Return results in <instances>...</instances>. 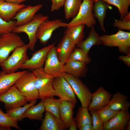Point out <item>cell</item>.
<instances>
[{
  "label": "cell",
  "instance_id": "obj_1",
  "mask_svg": "<svg viewBox=\"0 0 130 130\" xmlns=\"http://www.w3.org/2000/svg\"><path fill=\"white\" fill-rule=\"evenodd\" d=\"M32 72L36 76L35 84L39 92V98L42 100L56 96L52 84L54 78L46 72L43 68L36 69Z\"/></svg>",
  "mask_w": 130,
  "mask_h": 130
},
{
  "label": "cell",
  "instance_id": "obj_2",
  "mask_svg": "<svg viewBox=\"0 0 130 130\" xmlns=\"http://www.w3.org/2000/svg\"><path fill=\"white\" fill-rule=\"evenodd\" d=\"M35 78L36 76L32 72L27 71L14 85L30 103L39 98V92L35 84Z\"/></svg>",
  "mask_w": 130,
  "mask_h": 130
},
{
  "label": "cell",
  "instance_id": "obj_3",
  "mask_svg": "<svg viewBox=\"0 0 130 130\" xmlns=\"http://www.w3.org/2000/svg\"><path fill=\"white\" fill-rule=\"evenodd\" d=\"M27 44L16 48L10 56L0 65L2 71L9 74L16 72L22 65L29 59L27 54Z\"/></svg>",
  "mask_w": 130,
  "mask_h": 130
},
{
  "label": "cell",
  "instance_id": "obj_4",
  "mask_svg": "<svg viewBox=\"0 0 130 130\" xmlns=\"http://www.w3.org/2000/svg\"><path fill=\"white\" fill-rule=\"evenodd\" d=\"M49 18L48 16L44 15L41 13L36 14L30 22L22 25L16 26L13 32L16 33L24 32L26 34L29 40L27 44L29 49L33 50L37 40L36 35L39 26L43 21Z\"/></svg>",
  "mask_w": 130,
  "mask_h": 130
},
{
  "label": "cell",
  "instance_id": "obj_5",
  "mask_svg": "<svg viewBox=\"0 0 130 130\" xmlns=\"http://www.w3.org/2000/svg\"><path fill=\"white\" fill-rule=\"evenodd\" d=\"M102 44L108 47H117L120 52L127 54L130 52V32L119 30L111 35L100 36Z\"/></svg>",
  "mask_w": 130,
  "mask_h": 130
},
{
  "label": "cell",
  "instance_id": "obj_6",
  "mask_svg": "<svg viewBox=\"0 0 130 130\" xmlns=\"http://www.w3.org/2000/svg\"><path fill=\"white\" fill-rule=\"evenodd\" d=\"M93 3L92 0H83L78 12L72 20L67 23V28L80 24L91 27L96 23L92 8Z\"/></svg>",
  "mask_w": 130,
  "mask_h": 130
},
{
  "label": "cell",
  "instance_id": "obj_7",
  "mask_svg": "<svg viewBox=\"0 0 130 130\" xmlns=\"http://www.w3.org/2000/svg\"><path fill=\"white\" fill-rule=\"evenodd\" d=\"M62 76L70 84L81 106L88 108L91 101L92 94L88 87L79 78L70 74L64 72Z\"/></svg>",
  "mask_w": 130,
  "mask_h": 130
},
{
  "label": "cell",
  "instance_id": "obj_8",
  "mask_svg": "<svg viewBox=\"0 0 130 130\" xmlns=\"http://www.w3.org/2000/svg\"><path fill=\"white\" fill-rule=\"evenodd\" d=\"M25 44L21 37L16 33H9L0 37V65L17 47Z\"/></svg>",
  "mask_w": 130,
  "mask_h": 130
},
{
  "label": "cell",
  "instance_id": "obj_9",
  "mask_svg": "<svg viewBox=\"0 0 130 130\" xmlns=\"http://www.w3.org/2000/svg\"><path fill=\"white\" fill-rule=\"evenodd\" d=\"M43 21L38 29L36 37L40 43L45 45L51 38L53 32L60 27H67V23L63 22L60 19Z\"/></svg>",
  "mask_w": 130,
  "mask_h": 130
},
{
  "label": "cell",
  "instance_id": "obj_10",
  "mask_svg": "<svg viewBox=\"0 0 130 130\" xmlns=\"http://www.w3.org/2000/svg\"><path fill=\"white\" fill-rule=\"evenodd\" d=\"M0 102L3 103L6 110L23 106L27 104L26 98L14 85L0 95Z\"/></svg>",
  "mask_w": 130,
  "mask_h": 130
},
{
  "label": "cell",
  "instance_id": "obj_11",
  "mask_svg": "<svg viewBox=\"0 0 130 130\" xmlns=\"http://www.w3.org/2000/svg\"><path fill=\"white\" fill-rule=\"evenodd\" d=\"M56 96L61 100L77 102L75 94L70 84L62 76L54 78L52 82Z\"/></svg>",
  "mask_w": 130,
  "mask_h": 130
},
{
  "label": "cell",
  "instance_id": "obj_12",
  "mask_svg": "<svg viewBox=\"0 0 130 130\" xmlns=\"http://www.w3.org/2000/svg\"><path fill=\"white\" fill-rule=\"evenodd\" d=\"M64 65L59 60L54 45L49 50L43 68L44 71L54 78L62 76Z\"/></svg>",
  "mask_w": 130,
  "mask_h": 130
},
{
  "label": "cell",
  "instance_id": "obj_13",
  "mask_svg": "<svg viewBox=\"0 0 130 130\" xmlns=\"http://www.w3.org/2000/svg\"><path fill=\"white\" fill-rule=\"evenodd\" d=\"M55 43L54 42L45 46L33 53L31 58L22 65L20 69L32 71L36 69L43 68L49 50Z\"/></svg>",
  "mask_w": 130,
  "mask_h": 130
},
{
  "label": "cell",
  "instance_id": "obj_14",
  "mask_svg": "<svg viewBox=\"0 0 130 130\" xmlns=\"http://www.w3.org/2000/svg\"><path fill=\"white\" fill-rule=\"evenodd\" d=\"M112 96L110 93L103 86L99 87L92 94L91 101L88 107V110L96 111L107 105Z\"/></svg>",
  "mask_w": 130,
  "mask_h": 130
},
{
  "label": "cell",
  "instance_id": "obj_15",
  "mask_svg": "<svg viewBox=\"0 0 130 130\" xmlns=\"http://www.w3.org/2000/svg\"><path fill=\"white\" fill-rule=\"evenodd\" d=\"M130 119V114L128 110L119 111L112 118L104 123V130H125Z\"/></svg>",
  "mask_w": 130,
  "mask_h": 130
},
{
  "label": "cell",
  "instance_id": "obj_16",
  "mask_svg": "<svg viewBox=\"0 0 130 130\" xmlns=\"http://www.w3.org/2000/svg\"><path fill=\"white\" fill-rule=\"evenodd\" d=\"M43 6V5L38 4L33 6L28 5L21 9L12 19L16 20V26L22 25L31 21Z\"/></svg>",
  "mask_w": 130,
  "mask_h": 130
},
{
  "label": "cell",
  "instance_id": "obj_17",
  "mask_svg": "<svg viewBox=\"0 0 130 130\" xmlns=\"http://www.w3.org/2000/svg\"><path fill=\"white\" fill-rule=\"evenodd\" d=\"M75 46L68 36L64 34L56 47L58 58L63 65L69 59L71 53L74 49Z\"/></svg>",
  "mask_w": 130,
  "mask_h": 130
},
{
  "label": "cell",
  "instance_id": "obj_18",
  "mask_svg": "<svg viewBox=\"0 0 130 130\" xmlns=\"http://www.w3.org/2000/svg\"><path fill=\"white\" fill-rule=\"evenodd\" d=\"M39 130H64L67 128L60 118L50 112L46 111Z\"/></svg>",
  "mask_w": 130,
  "mask_h": 130
},
{
  "label": "cell",
  "instance_id": "obj_19",
  "mask_svg": "<svg viewBox=\"0 0 130 130\" xmlns=\"http://www.w3.org/2000/svg\"><path fill=\"white\" fill-rule=\"evenodd\" d=\"M86 64L81 61L68 59L64 65V72L70 74L78 78L85 75Z\"/></svg>",
  "mask_w": 130,
  "mask_h": 130
},
{
  "label": "cell",
  "instance_id": "obj_20",
  "mask_svg": "<svg viewBox=\"0 0 130 130\" xmlns=\"http://www.w3.org/2000/svg\"><path fill=\"white\" fill-rule=\"evenodd\" d=\"M92 0L93 3L92 10L94 17L97 19L101 30L105 33L104 21L106 16V11L108 9L111 10L112 7L102 0Z\"/></svg>",
  "mask_w": 130,
  "mask_h": 130
},
{
  "label": "cell",
  "instance_id": "obj_21",
  "mask_svg": "<svg viewBox=\"0 0 130 130\" xmlns=\"http://www.w3.org/2000/svg\"><path fill=\"white\" fill-rule=\"evenodd\" d=\"M25 6L24 4L0 1V16L4 20L9 21L12 19L20 10Z\"/></svg>",
  "mask_w": 130,
  "mask_h": 130
},
{
  "label": "cell",
  "instance_id": "obj_22",
  "mask_svg": "<svg viewBox=\"0 0 130 130\" xmlns=\"http://www.w3.org/2000/svg\"><path fill=\"white\" fill-rule=\"evenodd\" d=\"M27 70L6 74L3 71H0V95L7 91L18 79Z\"/></svg>",
  "mask_w": 130,
  "mask_h": 130
},
{
  "label": "cell",
  "instance_id": "obj_23",
  "mask_svg": "<svg viewBox=\"0 0 130 130\" xmlns=\"http://www.w3.org/2000/svg\"><path fill=\"white\" fill-rule=\"evenodd\" d=\"M128 99L127 96L120 92H117L112 96L107 105L110 109L116 111L128 110L130 104Z\"/></svg>",
  "mask_w": 130,
  "mask_h": 130
},
{
  "label": "cell",
  "instance_id": "obj_24",
  "mask_svg": "<svg viewBox=\"0 0 130 130\" xmlns=\"http://www.w3.org/2000/svg\"><path fill=\"white\" fill-rule=\"evenodd\" d=\"M76 103L70 101L62 100L59 107L60 118L69 128L73 118V109Z\"/></svg>",
  "mask_w": 130,
  "mask_h": 130
},
{
  "label": "cell",
  "instance_id": "obj_25",
  "mask_svg": "<svg viewBox=\"0 0 130 130\" xmlns=\"http://www.w3.org/2000/svg\"><path fill=\"white\" fill-rule=\"evenodd\" d=\"M88 36L85 40H82L76 46L88 54L91 48L93 46H99L102 44L98 34L95 30L94 26L91 27Z\"/></svg>",
  "mask_w": 130,
  "mask_h": 130
},
{
  "label": "cell",
  "instance_id": "obj_26",
  "mask_svg": "<svg viewBox=\"0 0 130 130\" xmlns=\"http://www.w3.org/2000/svg\"><path fill=\"white\" fill-rule=\"evenodd\" d=\"M84 25L80 24L67 28L65 31V34L68 36L76 46L82 40L84 37Z\"/></svg>",
  "mask_w": 130,
  "mask_h": 130
},
{
  "label": "cell",
  "instance_id": "obj_27",
  "mask_svg": "<svg viewBox=\"0 0 130 130\" xmlns=\"http://www.w3.org/2000/svg\"><path fill=\"white\" fill-rule=\"evenodd\" d=\"M45 111V108L41 100L36 105L29 108L24 114L23 117L31 120H41L43 119V114Z\"/></svg>",
  "mask_w": 130,
  "mask_h": 130
},
{
  "label": "cell",
  "instance_id": "obj_28",
  "mask_svg": "<svg viewBox=\"0 0 130 130\" xmlns=\"http://www.w3.org/2000/svg\"><path fill=\"white\" fill-rule=\"evenodd\" d=\"M74 119L78 129L87 124H92V117L88 112L87 107L80 106Z\"/></svg>",
  "mask_w": 130,
  "mask_h": 130
},
{
  "label": "cell",
  "instance_id": "obj_29",
  "mask_svg": "<svg viewBox=\"0 0 130 130\" xmlns=\"http://www.w3.org/2000/svg\"><path fill=\"white\" fill-rule=\"evenodd\" d=\"M82 0H66L64 5L65 19L73 18L79 11Z\"/></svg>",
  "mask_w": 130,
  "mask_h": 130
},
{
  "label": "cell",
  "instance_id": "obj_30",
  "mask_svg": "<svg viewBox=\"0 0 130 130\" xmlns=\"http://www.w3.org/2000/svg\"><path fill=\"white\" fill-rule=\"evenodd\" d=\"M42 101L45 111L50 112L55 116L59 118V107L62 100L56 99L54 97L46 98Z\"/></svg>",
  "mask_w": 130,
  "mask_h": 130
},
{
  "label": "cell",
  "instance_id": "obj_31",
  "mask_svg": "<svg viewBox=\"0 0 130 130\" xmlns=\"http://www.w3.org/2000/svg\"><path fill=\"white\" fill-rule=\"evenodd\" d=\"M36 102L37 100H35L29 104H26L22 107H19L7 110L6 113L12 119L16 121H21L24 118L23 116L25 112L30 107L35 105Z\"/></svg>",
  "mask_w": 130,
  "mask_h": 130
},
{
  "label": "cell",
  "instance_id": "obj_32",
  "mask_svg": "<svg viewBox=\"0 0 130 130\" xmlns=\"http://www.w3.org/2000/svg\"><path fill=\"white\" fill-rule=\"evenodd\" d=\"M108 4L115 6L118 9L120 18L123 20L128 13V9L130 5V0H102Z\"/></svg>",
  "mask_w": 130,
  "mask_h": 130
},
{
  "label": "cell",
  "instance_id": "obj_33",
  "mask_svg": "<svg viewBox=\"0 0 130 130\" xmlns=\"http://www.w3.org/2000/svg\"><path fill=\"white\" fill-rule=\"evenodd\" d=\"M69 58L72 60L83 62L86 64L89 63L91 60L88 54L86 53L78 48L74 49L71 53Z\"/></svg>",
  "mask_w": 130,
  "mask_h": 130
},
{
  "label": "cell",
  "instance_id": "obj_34",
  "mask_svg": "<svg viewBox=\"0 0 130 130\" xmlns=\"http://www.w3.org/2000/svg\"><path fill=\"white\" fill-rule=\"evenodd\" d=\"M97 113L104 123L110 119L119 111H116L110 109L107 105L96 111Z\"/></svg>",
  "mask_w": 130,
  "mask_h": 130
},
{
  "label": "cell",
  "instance_id": "obj_35",
  "mask_svg": "<svg viewBox=\"0 0 130 130\" xmlns=\"http://www.w3.org/2000/svg\"><path fill=\"white\" fill-rule=\"evenodd\" d=\"M0 125L17 129L22 130L18 125V122L12 119L7 113H5L0 108Z\"/></svg>",
  "mask_w": 130,
  "mask_h": 130
},
{
  "label": "cell",
  "instance_id": "obj_36",
  "mask_svg": "<svg viewBox=\"0 0 130 130\" xmlns=\"http://www.w3.org/2000/svg\"><path fill=\"white\" fill-rule=\"evenodd\" d=\"M16 26L15 20H11L6 21L4 20L0 16V37L13 32Z\"/></svg>",
  "mask_w": 130,
  "mask_h": 130
},
{
  "label": "cell",
  "instance_id": "obj_37",
  "mask_svg": "<svg viewBox=\"0 0 130 130\" xmlns=\"http://www.w3.org/2000/svg\"><path fill=\"white\" fill-rule=\"evenodd\" d=\"M90 111L92 117L93 130H103L104 123L98 116L97 111Z\"/></svg>",
  "mask_w": 130,
  "mask_h": 130
},
{
  "label": "cell",
  "instance_id": "obj_38",
  "mask_svg": "<svg viewBox=\"0 0 130 130\" xmlns=\"http://www.w3.org/2000/svg\"><path fill=\"white\" fill-rule=\"evenodd\" d=\"M114 26L117 28L119 30H130V20H115L113 24Z\"/></svg>",
  "mask_w": 130,
  "mask_h": 130
},
{
  "label": "cell",
  "instance_id": "obj_39",
  "mask_svg": "<svg viewBox=\"0 0 130 130\" xmlns=\"http://www.w3.org/2000/svg\"><path fill=\"white\" fill-rule=\"evenodd\" d=\"M52 2L51 11L58 10L64 5L66 0H51Z\"/></svg>",
  "mask_w": 130,
  "mask_h": 130
},
{
  "label": "cell",
  "instance_id": "obj_40",
  "mask_svg": "<svg viewBox=\"0 0 130 130\" xmlns=\"http://www.w3.org/2000/svg\"><path fill=\"white\" fill-rule=\"evenodd\" d=\"M119 59L122 61L125 64L128 66H130V53L126 55H121L119 57Z\"/></svg>",
  "mask_w": 130,
  "mask_h": 130
},
{
  "label": "cell",
  "instance_id": "obj_41",
  "mask_svg": "<svg viewBox=\"0 0 130 130\" xmlns=\"http://www.w3.org/2000/svg\"><path fill=\"white\" fill-rule=\"evenodd\" d=\"M79 130H93L92 124H87L78 129Z\"/></svg>",
  "mask_w": 130,
  "mask_h": 130
},
{
  "label": "cell",
  "instance_id": "obj_42",
  "mask_svg": "<svg viewBox=\"0 0 130 130\" xmlns=\"http://www.w3.org/2000/svg\"><path fill=\"white\" fill-rule=\"evenodd\" d=\"M69 130H76L77 128L74 118H73L69 127Z\"/></svg>",
  "mask_w": 130,
  "mask_h": 130
},
{
  "label": "cell",
  "instance_id": "obj_43",
  "mask_svg": "<svg viewBox=\"0 0 130 130\" xmlns=\"http://www.w3.org/2000/svg\"><path fill=\"white\" fill-rule=\"evenodd\" d=\"M26 0H6V1L12 3L20 4Z\"/></svg>",
  "mask_w": 130,
  "mask_h": 130
},
{
  "label": "cell",
  "instance_id": "obj_44",
  "mask_svg": "<svg viewBox=\"0 0 130 130\" xmlns=\"http://www.w3.org/2000/svg\"><path fill=\"white\" fill-rule=\"evenodd\" d=\"M11 127L0 125V130H11Z\"/></svg>",
  "mask_w": 130,
  "mask_h": 130
},
{
  "label": "cell",
  "instance_id": "obj_45",
  "mask_svg": "<svg viewBox=\"0 0 130 130\" xmlns=\"http://www.w3.org/2000/svg\"><path fill=\"white\" fill-rule=\"evenodd\" d=\"M123 20L126 21L130 20V12H129L124 17Z\"/></svg>",
  "mask_w": 130,
  "mask_h": 130
},
{
  "label": "cell",
  "instance_id": "obj_46",
  "mask_svg": "<svg viewBox=\"0 0 130 130\" xmlns=\"http://www.w3.org/2000/svg\"><path fill=\"white\" fill-rule=\"evenodd\" d=\"M125 130H130V120L128 122L125 129Z\"/></svg>",
  "mask_w": 130,
  "mask_h": 130
},
{
  "label": "cell",
  "instance_id": "obj_47",
  "mask_svg": "<svg viewBox=\"0 0 130 130\" xmlns=\"http://www.w3.org/2000/svg\"><path fill=\"white\" fill-rule=\"evenodd\" d=\"M6 0H0V1H6Z\"/></svg>",
  "mask_w": 130,
  "mask_h": 130
}]
</instances>
